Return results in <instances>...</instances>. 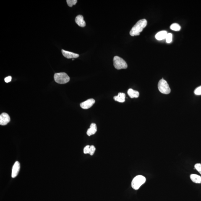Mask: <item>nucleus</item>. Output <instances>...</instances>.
Instances as JSON below:
<instances>
[{"mask_svg":"<svg viewBox=\"0 0 201 201\" xmlns=\"http://www.w3.org/2000/svg\"><path fill=\"white\" fill-rule=\"evenodd\" d=\"M158 88L161 93L165 94H168L171 92V89L167 82L163 79H160L159 82Z\"/></svg>","mask_w":201,"mask_h":201,"instance_id":"39448f33","label":"nucleus"},{"mask_svg":"<svg viewBox=\"0 0 201 201\" xmlns=\"http://www.w3.org/2000/svg\"><path fill=\"white\" fill-rule=\"evenodd\" d=\"M126 95L124 93H119L117 96L114 97V99L119 103H124L125 101Z\"/></svg>","mask_w":201,"mask_h":201,"instance_id":"ddd939ff","label":"nucleus"},{"mask_svg":"<svg viewBox=\"0 0 201 201\" xmlns=\"http://www.w3.org/2000/svg\"><path fill=\"white\" fill-rule=\"evenodd\" d=\"M61 52H62L63 56L64 57H65L67 59H73V58H78L79 55L78 54H76V53L72 52H70L69 51H66L62 49L61 50Z\"/></svg>","mask_w":201,"mask_h":201,"instance_id":"1a4fd4ad","label":"nucleus"},{"mask_svg":"<svg viewBox=\"0 0 201 201\" xmlns=\"http://www.w3.org/2000/svg\"><path fill=\"white\" fill-rule=\"evenodd\" d=\"M173 35L171 33H168L166 37V42L168 43H171L172 41Z\"/></svg>","mask_w":201,"mask_h":201,"instance_id":"a211bd4d","label":"nucleus"},{"mask_svg":"<svg viewBox=\"0 0 201 201\" xmlns=\"http://www.w3.org/2000/svg\"><path fill=\"white\" fill-rule=\"evenodd\" d=\"M113 64L115 68L118 70L126 69L127 68L125 61L118 56H115L113 58Z\"/></svg>","mask_w":201,"mask_h":201,"instance_id":"20e7f679","label":"nucleus"},{"mask_svg":"<svg viewBox=\"0 0 201 201\" xmlns=\"http://www.w3.org/2000/svg\"><path fill=\"white\" fill-rule=\"evenodd\" d=\"M147 24L146 19H142L139 21L131 29L130 32V35L134 36L140 35V32H142L143 29L146 27Z\"/></svg>","mask_w":201,"mask_h":201,"instance_id":"f257e3e1","label":"nucleus"},{"mask_svg":"<svg viewBox=\"0 0 201 201\" xmlns=\"http://www.w3.org/2000/svg\"><path fill=\"white\" fill-rule=\"evenodd\" d=\"M146 181V179L145 176L141 175H138L135 176L133 179L132 182V187L133 189L135 190L139 189L141 186L145 183Z\"/></svg>","mask_w":201,"mask_h":201,"instance_id":"f03ea898","label":"nucleus"},{"mask_svg":"<svg viewBox=\"0 0 201 201\" xmlns=\"http://www.w3.org/2000/svg\"><path fill=\"white\" fill-rule=\"evenodd\" d=\"M167 32L165 31H160L155 35V38L157 40H162L166 38Z\"/></svg>","mask_w":201,"mask_h":201,"instance_id":"f8f14e48","label":"nucleus"},{"mask_svg":"<svg viewBox=\"0 0 201 201\" xmlns=\"http://www.w3.org/2000/svg\"><path fill=\"white\" fill-rule=\"evenodd\" d=\"M75 22L79 27H84L86 26V22L84 20L83 16L78 15L76 17Z\"/></svg>","mask_w":201,"mask_h":201,"instance_id":"9d476101","label":"nucleus"},{"mask_svg":"<svg viewBox=\"0 0 201 201\" xmlns=\"http://www.w3.org/2000/svg\"><path fill=\"white\" fill-rule=\"evenodd\" d=\"M77 2V0H67L66 1L68 5L71 7H72L74 5H75Z\"/></svg>","mask_w":201,"mask_h":201,"instance_id":"f3484780","label":"nucleus"},{"mask_svg":"<svg viewBox=\"0 0 201 201\" xmlns=\"http://www.w3.org/2000/svg\"><path fill=\"white\" fill-rule=\"evenodd\" d=\"M194 167L196 170L201 174V163H196L194 165Z\"/></svg>","mask_w":201,"mask_h":201,"instance_id":"aec40b11","label":"nucleus"},{"mask_svg":"<svg viewBox=\"0 0 201 201\" xmlns=\"http://www.w3.org/2000/svg\"><path fill=\"white\" fill-rule=\"evenodd\" d=\"M20 168V163L18 161H16L12 167V174H11V176L12 178H15L18 176Z\"/></svg>","mask_w":201,"mask_h":201,"instance_id":"6e6552de","label":"nucleus"},{"mask_svg":"<svg viewBox=\"0 0 201 201\" xmlns=\"http://www.w3.org/2000/svg\"><path fill=\"white\" fill-rule=\"evenodd\" d=\"M95 103V100L94 99H90L81 103L80 106L83 109H87L91 107Z\"/></svg>","mask_w":201,"mask_h":201,"instance_id":"423d86ee","label":"nucleus"},{"mask_svg":"<svg viewBox=\"0 0 201 201\" xmlns=\"http://www.w3.org/2000/svg\"><path fill=\"white\" fill-rule=\"evenodd\" d=\"M97 131V127L95 124H91L90 128L87 130V134L88 136H91L94 134Z\"/></svg>","mask_w":201,"mask_h":201,"instance_id":"9b49d317","label":"nucleus"},{"mask_svg":"<svg viewBox=\"0 0 201 201\" xmlns=\"http://www.w3.org/2000/svg\"><path fill=\"white\" fill-rule=\"evenodd\" d=\"M90 146L87 145L84 149V153L85 154H89L90 152Z\"/></svg>","mask_w":201,"mask_h":201,"instance_id":"4be33fe9","label":"nucleus"},{"mask_svg":"<svg viewBox=\"0 0 201 201\" xmlns=\"http://www.w3.org/2000/svg\"><path fill=\"white\" fill-rule=\"evenodd\" d=\"M127 93L129 96L132 98H138L139 95V93L137 91L133 90L132 89H129L128 90Z\"/></svg>","mask_w":201,"mask_h":201,"instance_id":"4468645a","label":"nucleus"},{"mask_svg":"<svg viewBox=\"0 0 201 201\" xmlns=\"http://www.w3.org/2000/svg\"><path fill=\"white\" fill-rule=\"evenodd\" d=\"M170 28L175 31H179L181 29V27L177 23H174L171 25Z\"/></svg>","mask_w":201,"mask_h":201,"instance_id":"dca6fc26","label":"nucleus"},{"mask_svg":"<svg viewBox=\"0 0 201 201\" xmlns=\"http://www.w3.org/2000/svg\"><path fill=\"white\" fill-rule=\"evenodd\" d=\"M12 80V77L11 76H9L5 78V81L6 83H8L10 82H11Z\"/></svg>","mask_w":201,"mask_h":201,"instance_id":"5701e85b","label":"nucleus"},{"mask_svg":"<svg viewBox=\"0 0 201 201\" xmlns=\"http://www.w3.org/2000/svg\"><path fill=\"white\" fill-rule=\"evenodd\" d=\"M72 60L73 61V60H74V59H72Z\"/></svg>","mask_w":201,"mask_h":201,"instance_id":"b1692460","label":"nucleus"},{"mask_svg":"<svg viewBox=\"0 0 201 201\" xmlns=\"http://www.w3.org/2000/svg\"><path fill=\"white\" fill-rule=\"evenodd\" d=\"M191 180L196 183H201V176L196 174H192L190 176Z\"/></svg>","mask_w":201,"mask_h":201,"instance_id":"2eb2a0df","label":"nucleus"},{"mask_svg":"<svg viewBox=\"0 0 201 201\" xmlns=\"http://www.w3.org/2000/svg\"><path fill=\"white\" fill-rule=\"evenodd\" d=\"M10 121V117L6 113H3L0 115V124L5 126L8 124Z\"/></svg>","mask_w":201,"mask_h":201,"instance_id":"0eeeda50","label":"nucleus"},{"mask_svg":"<svg viewBox=\"0 0 201 201\" xmlns=\"http://www.w3.org/2000/svg\"><path fill=\"white\" fill-rule=\"evenodd\" d=\"M55 82L59 84H65L69 81L70 77L67 74L64 72L56 73L54 75Z\"/></svg>","mask_w":201,"mask_h":201,"instance_id":"7ed1b4c3","label":"nucleus"},{"mask_svg":"<svg viewBox=\"0 0 201 201\" xmlns=\"http://www.w3.org/2000/svg\"><path fill=\"white\" fill-rule=\"evenodd\" d=\"M95 150H96V148H95V147L94 146H90L89 154H90L91 155H93L94 153H95Z\"/></svg>","mask_w":201,"mask_h":201,"instance_id":"6ab92c4d","label":"nucleus"},{"mask_svg":"<svg viewBox=\"0 0 201 201\" xmlns=\"http://www.w3.org/2000/svg\"><path fill=\"white\" fill-rule=\"evenodd\" d=\"M194 93L196 95H201V86L196 89Z\"/></svg>","mask_w":201,"mask_h":201,"instance_id":"412c9836","label":"nucleus"}]
</instances>
